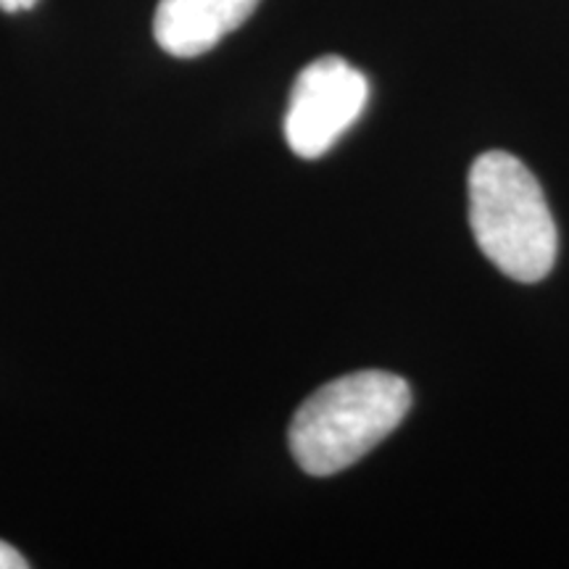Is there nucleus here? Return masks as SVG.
<instances>
[{
    "instance_id": "2",
    "label": "nucleus",
    "mask_w": 569,
    "mask_h": 569,
    "mask_svg": "<svg viewBox=\"0 0 569 569\" xmlns=\"http://www.w3.org/2000/svg\"><path fill=\"white\" fill-rule=\"evenodd\" d=\"M469 224L480 251L517 282H540L557 261V224L536 174L490 151L469 169Z\"/></svg>"
},
{
    "instance_id": "4",
    "label": "nucleus",
    "mask_w": 569,
    "mask_h": 569,
    "mask_svg": "<svg viewBox=\"0 0 569 569\" xmlns=\"http://www.w3.org/2000/svg\"><path fill=\"white\" fill-rule=\"evenodd\" d=\"M261 0H159L153 38L174 59H196L217 48L251 17Z\"/></svg>"
},
{
    "instance_id": "3",
    "label": "nucleus",
    "mask_w": 569,
    "mask_h": 569,
    "mask_svg": "<svg viewBox=\"0 0 569 569\" xmlns=\"http://www.w3.org/2000/svg\"><path fill=\"white\" fill-rule=\"evenodd\" d=\"M369 82L340 56L309 63L293 84L284 113V140L301 159H319L361 117Z\"/></svg>"
},
{
    "instance_id": "5",
    "label": "nucleus",
    "mask_w": 569,
    "mask_h": 569,
    "mask_svg": "<svg viewBox=\"0 0 569 569\" xmlns=\"http://www.w3.org/2000/svg\"><path fill=\"white\" fill-rule=\"evenodd\" d=\"M27 567H30V561L21 557L13 546L6 543V540H0V569H27Z\"/></svg>"
},
{
    "instance_id": "6",
    "label": "nucleus",
    "mask_w": 569,
    "mask_h": 569,
    "mask_svg": "<svg viewBox=\"0 0 569 569\" xmlns=\"http://www.w3.org/2000/svg\"><path fill=\"white\" fill-rule=\"evenodd\" d=\"M38 3V0H0V9L3 11H27L32 9V6Z\"/></svg>"
},
{
    "instance_id": "1",
    "label": "nucleus",
    "mask_w": 569,
    "mask_h": 569,
    "mask_svg": "<svg viewBox=\"0 0 569 569\" xmlns=\"http://www.w3.org/2000/svg\"><path fill=\"white\" fill-rule=\"evenodd\" d=\"M411 407L409 382L382 369H365L315 390L290 422V451L306 475L327 478L367 457Z\"/></svg>"
}]
</instances>
